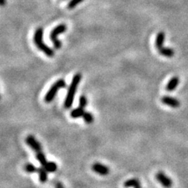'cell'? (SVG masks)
I'll use <instances>...</instances> for the list:
<instances>
[{
	"mask_svg": "<svg viewBox=\"0 0 188 188\" xmlns=\"http://www.w3.org/2000/svg\"><path fill=\"white\" fill-rule=\"evenodd\" d=\"M82 80V74L80 73H77L73 76V78L71 80V83L70 84L69 89L68 90V93L65 97V103H64V106L66 109H70L72 107L73 102H74V95L77 91L78 86L79 85L80 82Z\"/></svg>",
	"mask_w": 188,
	"mask_h": 188,
	"instance_id": "obj_1",
	"label": "cell"
},
{
	"mask_svg": "<svg viewBox=\"0 0 188 188\" xmlns=\"http://www.w3.org/2000/svg\"><path fill=\"white\" fill-rule=\"evenodd\" d=\"M43 28L40 27V28H37L35 31V34H34V43H35L37 48L39 49L48 57H53L55 54L54 50L50 48V47H49L46 43H43Z\"/></svg>",
	"mask_w": 188,
	"mask_h": 188,
	"instance_id": "obj_2",
	"label": "cell"
},
{
	"mask_svg": "<svg viewBox=\"0 0 188 188\" xmlns=\"http://www.w3.org/2000/svg\"><path fill=\"white\" fill-rule=\"evenodd\" d=\"M65 87H66V82L63 79V78L58 79L57 81L55 82V83L52 85V86L50 87V89H49L48 92H46V96H45L44 97L45 102L51 103L55 98V96H56L58 91L60 89H62V88Z\"/></svg>",
	"mask_w": 188,
	"mask_h": 188,
	"instance_id": "obj_3",
	"label": "cell"
},
{
	"mask_svg": "<svg viewBox=\"0 0 188 188\" xmlns=\"http://www.w3.org/2000/svg\"><path fill=\"white\" fill-rule=\"evenodd\" d=\"M67 31V25L65 24H60V25H57L56 27H55L53 30L51 31L50 34V40L53 43V46H54V49L58 50L61 47V42L58 39V35L60 34L65 33V31Z\"/></svg>",
	"mask_w": 188,
	"mask_h": 188,
	"instance_id": "obj_4",
	"label": "cell"
},
{
	"mask_svg": "<svg viewBox=\"0 0 188 188\" xmlns=\"http://www.w3.org/2000/svg\"><path fill=\"white\" fill-rule=\"evenodd\" d=\"M155 178L159 181V183L165 188H171L173 184L172 180L166 175L163 172H159L155 175Z\"/></svg>",
	"mask_w": 188,
	"mask_h": 188,
	"instance_id": "obj_5",
	"label": "cell"
},
{
	"mask_svg": "<svg viewBox=\"0 0 188 188\" xmlns=\"http://www.w3.org/2000/svg\"><path fill=\"white\" fill-rule=\"evenodd\" d=\"M25 142H26L27 145L29 147H31L34 151L38 152L42 151V147L41 144L38 142V140L35 139V137L32 135H29L25 138Z\"/></svg>",
	"mask_w": 188,
	"mask_h": 188,
	"instance_id": "obj_6",
	"label": "cell"
},
{
	"mask_svg": "<svg viewBox=\"0 0 188 188\" xmlns=\"http://www.w3.org/2000/svg\"><path fill=\"white\" fill-rule=\"evenodd\" d=\"M92 170L101 176H107L110 173V168L108 166L100 162H96L92 165Z\"/></svg>",
	"mask_w": 188,
	"mask_h": 188,
	"instance_id": "obj_7",
	"label": "cell"
},
{
	"mask_svg": "<svg viewBox=\"0 0 188 188\" xmlns=\"http://www.w3.org/2000/svg\"><path fill=\"white\" fill-rule=\"evenodd\" d=\"M162 104H165V105L168 106L172 108H178L180 106V102L178 99L175 97L170 96H165L162 98Z\"/></svg>",
	"mask_w": 188,
	"mask_h": 188,
	"instance_id": "obj_8",
	"label": "cell"
},
{
	"mask_svg": "<svg viewBox=\"0 0 188 188\" xmlns=\"http://www.w3.org/2000/svg\"><path fill=\"white\" fill-rule=\"evenodd\" d=\"M179 83H180V78H179V77L174 76V77L172 78L171 79L168 81V83H167L165 89H166V90L168 91V92H172V91L175 90V89H177Z\"/></svg>",
	"mask_w": 188,
	"mask_h": 188,
	"instance_id": "obj_9",
	"label": "cell"
},
{
	"mask_svg": "<svg viewBox=\"0 0 188 188\" xmlns=\"http://www.w3.org/2000/svg\"><path fill=\"white\" fill-rule=\"evenodd\" d=\"M165 39V34L164 31H160L157 34L156 39H155V46L158 50L162 48L164 46V43Z\"/></svg>",
	"mask_w": 188,
	"mask_h": 188,
	"instance_id": "obj_10",
	"label": "cell"
},
{
	"mask_svg": "<svg viewBox=\"0 0 188 188\" xmlns=\"http://www.w3.org/2000/svg\"><path fill=\"white\" fill-rule=\"evenodd\" d=\"M38 173L40 182L42 183H46L48 180V171L44 167L42 166L38 168Z\"/></svg>",
	"mask_w": 188,
	"mask_h": 188,
	"instance_id": "obj_11",
	"label": "cell"
},
{
	"mask_svg": "<svg viewBox=\"0 0 188 188\" xmlns=\"http://www.w3.org/2000/svg\"><path fill=\"white\" fill-rule=\"evenodd\" d=\"M124 186H125V188H131V187L137 188L141 186V184H140V182L138 179L132 178L126 180V181L124 183Z\"/></svg>",
	"mask_w": 188,
	"mask_h": 188,
	"instance_id": "obj_12",
	"label": "cell"
},
{
	"mask_svg": "<svg viewBox=\"0 0 188 188\" xmlns=\"http://www.w3.org/2000/svg\"><path fill=\"white\" fill-rule=\"evenodd\" d=\"M159 53L162 56H165V57H172L175 54V52H174L173 49L169 48V47H162V48L159 49Z\"/></svg>",
	"mask_w": 188,
	"mask_h": 188,
	"instance_id": "obj_13",
	"label": "cell"
},
{
	"mask_svg": "<svg viewBox=\"0 0 188 188\" xmlns=\"http://www.w3.org/2000/svg\"><path fill=\"white\" fill-rule=\"evenodd\" d=\"M85 113V108L82 107H78L77 108H74L71 112V117L73 119H78V118L83 117Z\"/></svg>",
	"mask_w": 188,
	"mask_h": 188,
	"instance_id": "obj_14",
	"label": "cell"
},
{
	"mask_svg": "<svg viewBox=\"0 0 188 188\" xmlns=\"http://www.w3.org/2000/svg\"><path fill=\"white\" fill-rule=\"evenodd\" d=\"M36 159L38 160V162L41 164V165L43 167L46 166V165L48 163V161L46 159V155L44 154V153H43L42 151L36 152Z\"/></svg>",
	"mask_w": 188,
	"mask_h": 188,
	"instance_id": "obj_15",
	"label": "cell"
},
{
	"mask_svg": "<svg viewBox=\"0 0 188 188\" xmlns=\"http://www.w3.org/2000/svg\"><path fill=\"white\" fill-rule=\"evenodd\" d=\"M44 168L48 171V172H54L57 170L58 166L54 162H48V163L46 164Z\"/></svg>",
	"mask_w": 188,
	"mask_h": 188,
	"instance_id": "obj_16",
	"label": "cell"
},
{
	"mask_svg": "<svg viewBox=\"0 0 188 188\" xmlns=\"http://www.w3.org/2000/svg\"><path fill=\"white\" fill-rule=\"evenodd\" d=\"M25 172H28V173H34L35 172H38V168L35 165L31 163H27L25 165Z\"/></svg>",
	"mask_w": 188,
	"mask_h": 188,
	"instance_id": "obj_17",
	"label": "cell"
},
{
	"mask_svg": "<svg viewBox=\"0 0 188 188\" xmlns=\"http://www.w3.org/2000/svg\"><path fill=\"white\" fill-rule=\"evenodd\" d=\"M83 118V120L85 121V122L87 124H91L94 120L93 115H92V113H90L89 111H85Z\"/></svg>",
	"mask_w": 188,
	"mask_h": 188,
	"instance_id": "obj_18",
	"label": "cell"
},
{
	"mask_svg": "<svg viewBox=\"0 0 188 188\" xmlns=\"http://www.w3.org/2000/svg\"><path fill=\"white\" fill-rule=\"evenodd\" d=\"M84 0H70V2L68 3V9L69 10H72V9L75 8L78 4L83 2Z\"/></svg>",
	"mask_w": 188,
	"mask_h": 188,
	"instance_id": "obj_19",
	"label": "cell"
},
{
	"mask_svg": "<svg viewBox=\"0 0 188 188\" xmlns=\"http://www.w3.org/2000/svg\"><path fill=\"white\" fill-rule=\"evenodd\" d=\"M88 104V100L87 98H86V96H84V95H83V96H81L79 97V106L82 107H86V105H87Z\"/></svg>",
	"mask_w": 188,
	"mask_h": 188,
	"instance_id": "obj_20",
	"label": "cell"
},
{
	"mask_svg": "<svg viewBox=\"0 0 188 188\" xmlns=\"http://www.w3.org/2000/svg\"><path fill=\"white\" fill-rule=\"evenodd\" d=\"M55 188H65V186L63 183H61L60 182H57V183L55 184Z\"/></svg>",
	"mask_w": 188,
	"mask_h": 188,
	"instance_id": "obj_21",
	"label": "cell"
},
{
	"mask_svg": "<svg viewBox=\"0 0 188 188\" xmlns=\"http://www.w3.org/2000/svg\"><path fill=\"white\" fill-rule=\"evenodd\" d=\"M6 2H7V0H1V6H2V7H4Z\"/></svg>",
	"mask_w": 188,
	"mask_h": 188,
	"instance_id": "obj_22",
	"label": "cell"
},
{
	"mask_svg": "<svg viewBox=\"0 0 188 188\" xmlns=\"http://www.w3.org/2000/svg\"><path fill=\"white\" fill-rule=\"evenodd\" d=\"M137 188H141V186H140V187H137Z\"/></svg>",
	"mask_w": 188,
	"mask_h": 188,
	"instance_id": "obj_23",
	"label": "cell"
}]
</instances>
